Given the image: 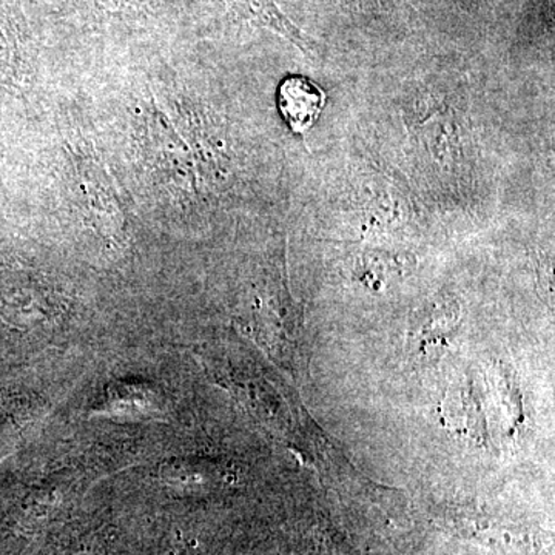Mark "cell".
Masks as SVG:
<instances>
[{"label": "cell", "mask_w": 555, "mask_h": 555, "mask_svg": "<svg viewBox=\"0 0 555 555\" xmlns=\"http://www.w3.org/2000/svg\"><path fill=\"white\" fill-rule=\"evenodd\" d=\"M229 3L241 16L278 33L306 53L313 50L305 35L281 13L273 0H229Z\"/></svg>", "instance_id": "2"}, {"label": "cell", "mask_w": 555, "mask_h": 555, "mask_svg": "<svg viewBox=\"0 0 555 555\" xmlns=\"http://www.w3.org/2000/svg\"><path fill=\"white\" fill-rule=\"evenodd\" d=\"M326 101L324 90L305 76H287L278 89V109L295 134H306L315 126Z\"/></svg>", "instance_id": "1"}]
</instances>
